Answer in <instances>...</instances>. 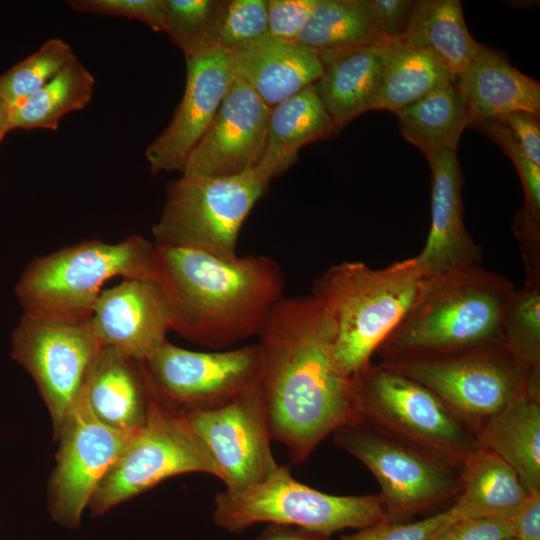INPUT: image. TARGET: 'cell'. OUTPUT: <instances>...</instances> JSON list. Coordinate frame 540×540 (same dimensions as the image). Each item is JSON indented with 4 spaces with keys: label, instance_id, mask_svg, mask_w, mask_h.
<instances>
[{
    "label": "cell",
    "instance_id": "obj_36",
    "mask_svg": "<svg viewBox=\"0 0 540 540\" xmlns=\"http://www.w3.org/2000/svg\"><path fill=\"white\" fill-rule=\"evenodd\" d=\"M268 35L267 0H230L218 45L232 49Z\"/></svg>",
    "mask_w": 540,
    "mask_h": 540
},
{
    "label": "cell",
    "instance_id": "obj_10",
    "mask_svg": "<svg viewBox=\"0 0 540 540\" xmlns=\"http://www.w3.org/2000/svg\"><path fill=\"white\" fill-rule=\"evenodd\" d=\"M354 381L360 416L456 469L479 446L476 434L420 383L372 362Z\"/></svg>",
    "mask_w": 540,
    "mask_h": 540
},
{
    "label": "cell",
    "instance_id": "obj_29",
    "mask_svg": "<svg viewBox=\"0 0 540 540\" xmlns=\"http://www.w3.org/2000/svg\"><path fill=\"white\" fill-rule=\"evenodd\" d=\"M403 137L427 158L456 152L464 129L471 125L456 78L397 113Z\"/></svg>",
    "mask_w": 540,
    "mask_h": 540
},
{
    "label": "cell",
    "instance_id": "obj_46",
    "mask_svg": "<svg viewBox=\"0 0 540 540\" xmlns=\"http://www.w3.org/2000/svg\"><path fill=\"white\" fill-rule=\"evenodd\" d=\"M504 540H517V539H515L514 537H510V538H507V539H504Z\"/></svg>",
    "mask_w": 540,
    "mask_h": 540
},
{
    "label": "cell",
    "instance_id": "obj_20",
    "mask_svg": "<svg viewBox=\"0 0 540 540\" xmlns=\"http://www.w3.org/2000/svg\"><path fill=\"white\" fill-rule=\"evenodd\" d=\"M80 394L101 423L127 433L146 424L155 404L141 361L111 347L100 350Z\"/></svg>",
    "mask_w": 540,
    "mask_h": 540
},
{
    "label": "cell",
    "instance_id": "obj_28",
    "mask_svg": "<svg viewBox=\"0 0 540 540\" xmlns=\"http://www.w3.org/2000/svg\"><path fill=\"white\" fill-rule=\"evenodd\" d=\"M399 40L428 50L455 76L482 46L468 30L459 0L414 1L408 29Z\"/></svg>",
    "mask_w": 540,
    "mask_h": 540
},
{
    "label": "cell",
    "instance_id": "obj_11",
    "mask_svg": "<svg viewBox=\"0 0 540 540\" xmlns=\"http://www.w3.org/2000/svg\"><path fill=\"white\" fill-rule=\"evenodd\" d=\"M192 472L216 477L213 461L183 415L155 400L146 424L132 435L95 489L88 504L91 516H100L169 477Z\"/></svg>",
    "mask_w": 540,
    "mask_h": 540
},
{
    "label": "cell",
    "instance_id": "obj_27",
    "mask_svg": "<svg viewBox=\"0 0 540 540\" xmlns=\"http://www.w3.org/2000/svg\"><path fill=\"white\" fill-rule=\"evenodd\" d=\"M388 40L371 0H317L297 42L322 61Z\"/></svg>",
    "mask_w": 540,
    "mask_h": 540
},
{
    "label": "cell",
    "instance_id": "obj_17",
    "mask_svg": "<svg viewBox=\"0 0 540 540\" xmlns=\"http://www.w3.org/2000/svg\"><path fill=\"white\" fill-rule=\"evenodd\" d=\"M271 108L236 77L206 132L189 154L182 175L225 177L257 168Z\"/></svg>",
    "mask_w": 540,
    "mask_h": 540
},
{
    "label": "cell",
    "instance_id": "obj_15",
    "mask_svg": "<svg viewBox=\"0 0 540 540\" xmlns=\"http://www.w3.org/2000/svg\"><path fill=\"white\" fill-rule=\"evenodd\" d=\"M134 433L101 423L79 395L54 434L59 448L48 485V506L56 522L79 527L95 489Z\"/></svg>",
    "mask_w": 540,
    "mask_h": 540
},
{
    "label": "cell",
    "instance_id": "obj_5",
    "mask_svg": "<svg viewBox=\"0 0 540 540\" xmlns=\"http://www.w3.org/2000/svg\"><path fill=\"white\" fill-rule=\"evenodd\" d=\"M114 277L155 279V244L132 235L117 243L93 239L62 248L30 262L15 294L25 314L85 321Z\"/></svg>",
    "mask_w": 540,
    "mask_h": 540
},
{
    "label": "cell",
    "instance_id": "obj_23",
    "mask_svg": "<svg viewBox=\"0 0 540 540\" xmlns=\"http://www.w3.org/2000/svg\"><path fill=\"white\" fill-rule=\"evenodd\" d=\"M389 41L322 60L323 72L314 84L336 131L375 110Z\"/></svg>",
    "mask_w": 540,
    "mask_h": 540
},
{
    "label": "cell",
    "instance_id": "obj_21",
    "mask_svg": "<svg viewBox=\"0 0 540 540\" xmlns=\"http://www.w3.org/2000/svg\"><path fill=\"white\" fill-rule=\"evenodd\" d=\"M229 50L237 77L270 108L314 84L323 72L314 50L269 34Z\"/></svg>",
    "mask_w": 540,
    "mask_h": 540
},
{
    "label": "cell",
    "instance_id": "obj_47",
    "mask_svg": "<svg viewBox=\"0 0 540 540\" xmlns=\"http://www.w3.org/2000/svg\"><path fill=\"white\" fill-rule=\"evenodd\" d=\"M3 138H4V136H1V137H0V143H1V141L3 140Z\"/></svg>",
    "mask_w": 540,
    "mask_h": 540
},
{
    "label": "cell",
    "instance_id": "obj_38",
    "mask_svg": "<svg viewBox=\"0 0 540 540\" xmlns=\"http://www.w3.org/2000/svg\"><path fill=\"white\" fill-rule=\"evenodd\" d=\"M76 12L124 17L147 24L155 32L165 31L163 0H69Z\"/></svg>",
    "mask_w": 540,
    "mask_h": 540
},
{
    "label": "cell",
    "instance_id": "obj_26",
    "mask_svg": "<svg viewBox=\"0 0 540 540\" xmlns=\"http://www.w3.org/2000/svg\"><path fill=\"white\" fill-rule=\"evenodd\" d=\"M461 491L450 507L461 519H510L528 496L516 472L491 450L478 446L459 469Z\"/></svg>",
    "mask_w": 540,
    "mask_h": 540
},
{
    "label": "cell",
    "instance_id": "obj_22",
    "mask_svg": "<svg viewBox=\"0 0 540 540\" xmlns=\"http://www.w3.org/2000/svg\"><path fill=\"white\" fill-rule=\"evenodd\" d=\"M471 125L513 111L540 115V84L484 46L456 76Z\"/></svg>",
    "mask_w": 540,
    "mask_h": 540
},
{
    "label": "cell",
    "instance_id": "obj_12",
    "mask_svg": "<svg viewBox=\"0 0 540 540\" xmlns=\"http://www.w3.org/2000/svg\"><path fill=\"white\" fill-rule=\"evenodd\" d=\"M141 363L155 400L179 412L222 406L259 382L257 343L201 352L167 340Z\"/></svg>",
    "mask_w": 540,
    "mask_h": 540
},
{
    "label": "cell",
    "instance_id": "obj_45",
    "mask_svg": "<svg viewBox=\"0 0 540 540\" xmlns=\"http://www.w3.org/2000/svg\"><path fill=\"white\" fill-rule=\"evenodd\" d=\"M9 106L0 98V137L9 132Z\"/></svg>",
    "mask_w": 540,
    "mask_h": 540
},
{
    "label": "cell",
    "instance_id": "obj_32",
    "mask_svg": "<svg viewBox=\"0 0 540 540\" xmlns=\"http://www.w3.org/2000/svg\"><path fill=\"white\" fill-rule=\"evenodd\" d=\"M509 156L519 175L524 206L516 215L513 229L520 241L521 254L540 253V166L522 151L510 130L499 120L475 124Z\"/></svg>",
    "mask_w": 540,
    "mask_h": 540
},
{
    "label": "cell",
    "instance_id": "obj_39",
    "mask_svg": "<svg viewBox=\"0 0 540 540\" xmlns=\"http://www.w3.org/2000/svg\"><path fill=\"white\" fill-rule=\"evenodd\" d=\"M317 0H267L268 34L278 40L297 42Z\"/></svg>",
    "mask_w": 540,
    "mask_h": 540
},
{
    "label": "cell",
    "instance_id": "obj_4",
    "mask_svg": "<svg viewBox=\"0 0 540 540\" xmlns=\"http://www.w3.org/2000/svg\"><path fill=\"white\" fill-rule=\"evenodd\" d=\"M426 276L417 256L374 269L360 261L332 265L312 286L331 328L339 369L354 377L412 306Z\"/></svg>",
    "mask_w": 540,
    "mask_h": 540
},
{
    "label": "cell",
    "instance_id": "obj_2",
    "mask_svg": "<svg viewBox=\"0 0 540 540\" xmlns=\"http://www.w3.org/2000/svg\"><path fill=\"white\" fill-rule=\"evenodd\" d=\"M155 279L171 331L214 350L258 336L286 285L281 266L266 255L221 258L156 244Z\"/></svg>",
    "mask_w": 540,
    "mask_h": 540
},
{
    "label": "cell",
    "instance_id": "obj_35",
    "mask_svg": "<svg viewBox=\"0 0 540 540\" xmlns=\"http://www.w3.org/2000/svg\"><path fill=\"white\" fill-rule=\"evenodd\" d=\"M504 346L530 368H540V279H526L511 294L503 314Z\"/></svg>",
    "mask_w": 540,
    "mask_h": 540
},
{
    "label": "cell",
    "instance_id": "obj_7",
    "mask_svg": "<svg viewBox=\"0 0 540 540\" xmlns=\"http://www.w3.org/2000/svg\"><path fill=\"white\" fill-rule=\"evenodd\" d=\"M270 182L257 168L225 177L182 175L168 186L152 227L154 244L236 256L242 224Z\"/></svg>",
    "mask_w": 540,
    "mask_h": 540
},
{
    "label": "cell",
    "instance_id": "obj_13",
    "mask_svg": "<svg viewBox=\"0 0 540 540\" xmlns=\"http://www.w3.org/2000/svg\"><path fill=\"white\" fill-rule=\"evenodd\" d=\"M102 347L89 319L64 321L23 313L13 330L11 357L35 381L54 434L78 399Z\"/></svg>",
    "mask_w": 540,
    "mask_h": 540
},
{
    "label": "cell",
    "instance_id": "obj_8",
    "mask_svg": "<svg viewBox=\"0 0 540 540\" xmlns=\"http://www.w3.org/2000/svg\"><path fill=\"white\" fill-rule=\"evenodd\" d=\"M333 442L363 463L381 487L386 521L424 513L456 499L459 470L428 451L359 416Z\"/></svg>",
    "mask_w": 540,
    "mask_h": 540
},
{
    "label": "cell",
    "instance_id": "obj_40",
    "mask_svg": "<svg viewBox=\"0 0 540 540\" xmlns=\"http://www.w3.org/2000/svg\"><path fill=\"white\" fill-rule=\"evenodd\" d=\"M513 537L509 519L498 517L457 520L435 540H504Z\"/></svg>",
    "mask_w": 540,
    "mask_h": 540
},
{
    "label": "cell",
    "instance_id": "obj_37",
    "mask_svg": "<svg viewBox=\"0 0 540 540\" xmlns=\"http://www.w3.org/2000/svg\"><path fill=\"white\" fill-rule=\"evenodd\" d=\"M460 520L451 508L420 521L403 523L382 521L340 540H435L448 526Z\"/></svg>",
    "mask_w": 540,
    "mask_h": 540
},
{
    "label": "cell",
    "instance_id": "obj_31",
    "mask_svg": "<svg viewBox=\"0 0 540 540\" xmlns=\"http://www.w3.org/2000/svg\"><path fill=\"white\" fill-rule=\"evenodd\" d=\"M95 86L93 75L75 59L39 91L9 110L8 128L56 131L60 120L90 102Z\"/></svg>",
    "mask_w": 540,
    "mask_h": 540
},
{
    "label": "cell",
    "instance_id": "obj_1",
    "mask_svg": "<svg viewBox=\"0 0 540 540\" xmlns=\"http://www.w3.org/2000/svg\"><path fill=\"white\" fill-rule=\"evenodd\" d=\"M257 337L271 440L301 464L329 435L359 418L354 377L339 369L327 316L311 294L283 297Z\"/></svg>",
    "mask_w": 540,
    "mask_h": 540
},
{
    "label": "cell",
    "instance_id": "obj_24",
    "mask_svg": "<svg viewBox=\"0 0 540 540\" xmlns=\"http://www.w3.org/2000/svg\"><path fill=\"white\" fill-rule=\"evenodd\" d=\"M477 439L516 472L528 493H540V377L490 418Z\"/></svg>",
    "mask_w": 540,
    "mask_h": 540
},
{
    "label": "cell",
    "instance_id": "obj_43",
    "mask_svg": "<svg viewBox=\"0 0 540 540\" xmlns=\"http://www.w3.org/2000/svg\"><path fill=\"white\" fill-rule=\"evenodd\" d=\"M517 540H540V493H529L509 519Z\"/></svg>",
    "mask_w": 540,
    "mask_h": 540
},
{
    "label": "cell",
    "instance_id": "obj_18",
    "mask_svg": "<svg viewBox=\"0 0 540 540\" xmlns=\"http://www.w3.org/2000/svg\"><path fill=\"white\" fill-rule=\"evenodd\" d=\"M89 324L103 347L138 361L164 344L171 331L165 293L153 278L123 279L102 290Z\"/></svg>",
    "mask_w": 540,
    "mask_h": 540
},
{
    "label": "cell",
    "instance_id": "obj_34",
    "mask_svg": "<svg viewBox=\"0 0 540 540\" xmlns=\"http://www.w3.org/2000/svg\"><path fill=\"white\" fill-rule=\"evenodd\" d=\"M77 59L72 48L61 38H51L3 75H0V98L9 108L27 99L66 66Z\"/></svg>",
    "mask_w": 540,
    "mask_h": 540
},
{
    "label": "cell",
    "instance_id": "obj_3",
    "mask_svg": "<svg viewBox=\"0 0 540 540\" xmlns=\"http://www.w3.org/2000/svg\"><path fill=\"white\" fill-rule=\"evenodd\" d=\"M514 290L505 276L480 265L426 277L412 306L376 352L387 362L503 344V314Z\"/></svg>",
    "mask_w": 540,
    "mask_h": 540
},
{
    "label": "cell",
    "instance_id": "obj_16",
    "mask_svg": "<svg viewBox=\"0 0 540 540\" xmlns=\"http://www.w3.org/2000/svg\"><path fill=\"white\" fill-rule=\"evenodd\" d=\"M186 83L171 121L147 147L153 174L183 173L187 158L212 122L237 77L229 49L215 46L186 57Z\"/></svg>",
    "mask_w": 540,
    "mask_h": 540
},
{
    "label": "cell",
    "instance_id": "obj_14",
    "mask_svg": "<svg viewBox=\"0 0 540 540\" xmlns=\"http://www.w3.org/2000/svg\"><path fill=\"white\" fill-rule=\"evenodd\" d=\"M180 413L213 461L225 490L243 491L278 466L259 382L222 406Z\"/></svg>",
    "mask_w": 540,
    "mask_h": 540
},
{
    "label": "cell",
    "instance_id": "obj_6",
    "mask_svg": "<svg viewBox=\"0 0 540 540\" xmlns=\"http://www.w3.org/2000/svg\"><path fill=\"white\" fill-rule=\"evenodd\" d=\"M213 522L231 533L267 522L330 536L386 521L381 494L333 495L294 479L277 466L263 481L240 492L224 490L214 497Z\"/></svg>",
    "mask_w": 540,
    "mask_h": 540
},
{
    "label": "cell",
    "instance_id": "obj_30",
    "mask_svg": "<svg viewBox=\"0 0 540 540\" xmlns=\"http://www.w3.org/2000/svg\"><path fill=\"white\" fill-rule=\"evenodd\" d=\"M455 78L428 50L390 40L375 110L397 113Z\"/></svg>",
    "mask_w": 540,
    "mask_h": 540
},
{
    "label": "cell",
    "instance_id": "obj_9",
    "mask_svg": "<svg viewBox=\"0 0 540 540\" xmlns=\"http://www.w3.org/2000/svg\"><path fill=\"white\" fill-rule=\"evenodd\" d=\"M380 364L426 387L476 436L490 418L540 377V368L528 367L504 344Z\"/></svg>",
    "mask_w": 540,
    "mask_h": 540
},
{
    "label": "cell",
    "instance_id": "obj_33",
    "mask_svg": "<svg viewBox=\"0 0 540 540\" xmlns=\"http://www.w3.org/2000/svg\"><path fill=\"white\" fill-rule=\"evenodd\" d=\"M165 31L186 57L218 45L228 1L163 0Z\"/></svg>",
    "mask_w": 540,
    "mask_h": 540
},
{
    "label": "cell",
    "instance_id": "obj_25",
    "mask_svg": "<svg viewBox=\"0 0 540 540\" xmlns=\"http://www.w3.org/2000/svg\"><path fill=\"white\" fill-rule=\"evenodd\" d=\"M336 132L315 84L271 108L265 147L257 169L271 181L292 166L305 145Z\"/></svg>",
    "mask_w": 540,
    "mask_h": 540
},
{
    "label": "cell",
    "instance_id": "obj_19",
    "mask_svg": "<svg viewBox=\"0 0 540 540\" xmlns=\"http://www.w3.org/2000/svg\"><path fill=\"white\" fill-rule=\"evenodd\" d=\"M431 180V222L417 255L426 277L480 265L482 250L467 232L461 197L462 176L456 152L441 151L428 159Z\"/></svg>",
    "mask_w": 540,
    "mask_h": 540
},
{
    "label": "cell",
    "instance_id": "obj_42",
    "mask_svg": "<svg viewBox=\"0 0 540 540\" xmlns=\"http://www.w3.org/2000/svg\"><path fill=\"white\" fill-rule=\"evenodd\" d=\"M379 15L385 36L389 40H399L406 33L414 1L411 0H371Z\"/></svg>",
    "mask_w": 540,
    "mask_h": 540
},
{
    "label": "cell",
    "instance_id": "obj_44",
    "mask_svg": "<svg viewBox=\"0 0 540 540\" xmlns=\"http://www.w3.org/2000/svg\"><path fill=\"white\" fill-rule=\"evenodd\" d=\"M328 537L302 528L269 524L255 540H329Z\"/></svg>",
    "mask_w": 540,
    "mask_h": 540
},
{
    "label": "cell",
    "instance_id": "obj_41",
    "mask_svg": "<svg viewBox=\"0 0 540 540\" xmlns=\"http://www.w3.org/2000/svg\"><path fill=\"white\" fill-rule=\"evenodd\" d=\"M497 120L510 130L525 155L540 166L539 116L527 111H513Z\"/></svg>",
    "mask_w": 540,
    "mask_h": 540
}]
</instances>
